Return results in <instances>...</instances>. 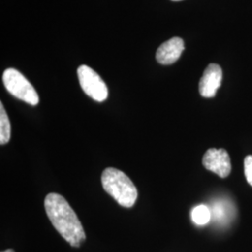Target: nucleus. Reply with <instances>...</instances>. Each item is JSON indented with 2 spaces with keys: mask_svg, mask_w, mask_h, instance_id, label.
Masks as SVG:
<instances>
[{
  "mask_svg": "<svg viewBox=\"0 0 252 252\" xmlns=\"http://www.w3.org/2000/svg\"><path fill=\"white\" fill-rule=\"evenodd\" d=\"M101 180L104 189L117 201L119 205L125 207H132L135 205L137 189L124 172L108 167L103 172Z\"/></svg>",
  "mask_w": 252,
  "mask_h": 252,
  "instance_id": "obj_2",
  "label": "nucleus"
},
{
  "mask_svg": "<svg viewBox=\"0 0 252 252\" xmlns=\"http://www.w3.org/2000/svg\"><path fill=\"white\" fill-rule=\"evenodd\" d=\"M78 78L82 90L91 98L97 102H103L108 98L107 84L90 66L85 64L79 66Z\"/></svg>",
  "mask_w": 252,
  "mask_h": 252,
  "instance_id": "obj_4",
  "label": "nucleus"
},
{
  "mask_svg": "<svg viewBox=\"0 0 252 252\" xmlns=\"http://www.w3.org/2000/svg\"><path fill=\"white\" fill-rule=\"evenodd\" d=\"M230 209V204H227L225 202H217L215 205H213L211 211V219H214L216 221L220 223L229 221V219L231 218V213H234V210Z\"/></svg>",
  "mask_w": 252,
  "mask_h": 252,
  "instance_id": "obj_8",
  "label": "nucleus"
},
{
  "mask_svg": "<svg viewBox=\"0 0 252 252\" xmlns=\"http://www.w3.org/2000/svg\"><path fill=\"white\" fill-rule=\"evenodd\" d=\"M203 164L207 170L222 179L227 178L231 173L230 156L223 149H209L204 155Z\"/></svg>",
  "mask_w": 252,
  "mask_h": 252,
  "instance_id": "obj_5",
  "label": "nucleus"
},
{
  "mask_svg": "<svg viewBox=\"0 0 252 252\" xmlns=\"http://www.w3.org/2000/svg\"><path fill=\"white\" fill-rule=\"evenodd\" d=\"M46 213L54 228L74 248H80L86 234L72 207L62 195L49 193L44 201Z\"/></svg>",
  "mask_w": 252,
  "mask_h": 252,
  "instance_id": "obj_1",
  "label": "nucleus"
},
{
  "mask_svg": "<svg viewBox=\"0 0 252 252\" xmlns=\"http://www.w3.org/2000/svg\"><path fill=\"white\" fill-rule=\"evenodd\" d=\"M15 252L13 250H7V251H5V252Z\"/></svg>",
  "mask_w": 252,
  "mask_h": 252,
  "instance_id": "obj_12",
  "label": "nucleus"
},
{
  "mask_svg": "<svg viewBox=\"0 0 252 252\" xmlns=\"http://www.w3.org/2000/svg\"><path fill=\"white\" fill-rule=\"evenodd\" d=\"M190 217L196 225H206L211 220L210 208L206 205H199L191 210Z\"/></svg>",
  "mask_w": 252,
  "mask_h": 252,
  "instance_id": "obj_10",
  "label": "nucleus"
},
{
  "mask_svg": "<svg viewBox=\"0 0 252 252\" xmlns=\"http://www.w3.org/2000/svg\"><path fill=\"white\" fill-rule=\"evenodd\" d=\"M11 135V126L7 112L2 103H0V144H7Z\"/></svg>",
  "mask_w": 252,
  "mask_h": 252,
  "instance_id": "obj_9",
  "label": "nucleus"
},
{
  "mask_svg": "<svg viewBox=\"0 0 252 252\" xmlns=\"http://www.w3.org/2000/svg\"><path fill=\"white\" fill-rule=\"evenodd\" d=\"M184 51L182 38L175 36L163 42L156 52V60L161 64H172L177 62Z\"/></svg>",
  "mask_w": 252,
  "mask_h": 252,
  "instance_id": "obj_7",
  "label": "nucleus"
},
{
  "mask_svg": "<svg viewBox=\"0 0 252 252\" xmlns=\"http://www.w3.org/2000/svg\"><path fill=\"white\" fill-rule=\"evenodd\" d=\"M244 168H245V176L249 184L252 186V156L249 155L245 158L244 161Z\"/></svg>",
  "mask_w": 252,
  "mask_h": 252,
  "instance_id": "obj_11",
  "label": "nucleus"
},
{
  "mask_svg": "<svg viewBox=\"0 0 252 252\" xmlns=\"http://www.w3.org/2000/svg\"><path fill=\"white\" fill-rule=\"evenodd\" d=\"M3 82L9 94L27 104L36 106L39 102L38 94L27 78L14 68H8L3 73Z\"/></svg>",
  "mask_w": 252,
  "mask_h": 252,
  "instance_id": "obj_3",
  "label": "nucleus"
},
{
  "mask_svg": "<svg viewBox=\"0 0 252 252\" xmlns=\"http://www.w3.org/2000/svg\"><path fill=\"white\" fill-rule=\"evenodd\" d=\"M172 1H181V0H172Z\"/></svg>",
  "mask_w": 252,
  "mask_h": 252,
  "instance_id": "obj_13",
  "label": "nucleus"
},
{
  "mask_svg": "<svg viewBox=\"0 0 252 252\" xmlns=\"http://www.w3.org/2000/svg\"><path fill=\"white\" fill-rule=\"evenodd\" d=\"M222 81V70L217 63H210L204 71L199 82V92L203 97L211 98L216 95Z\"/></svg>",
  "mask_w": 252,
  "mask_h": 252,
  "instance_id": "obj_6",
  "label": "nucleus"
}]
</instances>
